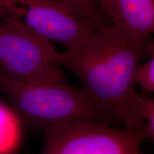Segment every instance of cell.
<instances>
[{"instance_id": "6da1fadb", "label": "cell", "mask_w": 154, "mask_h": 154, "mask_svg": "<svg viewBox=\"0 0 154 154\" xmlns=\"http://www.w3.org/2000/svg\"><path fill=\"white\" fill-rule=\"evenodd\" d=\"M151 37L136 41L109 24L96 29L72 51H57L54 63L79 77L91 95L130 131L144 126L134 71L146 58L153 59ZM143 135V134H142Z\"/></svg>"}, {"instance_id": "7a4b0ae2", "label": "cell", "mask_w": 154, "mask_h": 154, "mask_svg": "<svg viewBox=\"0 0 154 154\" xmlns=\"http://www.w3.org/2000/svg\"><path fill=\"white\" fill-rule=\"evenodd\" d=\"M0 91L9 100L19 116L43 130L76 120L109 126L119 122L86 88H76L68 82H26L0 70Z\"/></svg>"}, {"instance_id": "3957f363", "label": "cell", "mask_w": 154, "mask_h": 154, "mask_svg": "<svg viewBox=\"0 0 154 154\" xmlns=\"http://www.w3.org/2000/svg\"><path fill=\"white\" fill-rule=\"evenodd\" d=\"M0 20L61 44L72 51L96 29L54 0H0Z\"/></svg>"}, {"instance_id": "277c9868", "label": "cell", "mask_w": 154, "mask_h": 154, "mask_svg": "<svg viewBox=\"0 0 154 154\" xmlns=\"http://www.w3.org/2000/svg\"><path fill=\"white\" fill-rule=\"evenodd\" d=\"M57 51L47 38L0 20V70L6 74L30 82H66L54 61Z\"/></svg>"}, {"instance_id": "5b68a950", "label": "cell", "mask_w": 154, "mask_h": 154, "mask_svg": "<svg viewBox=\"0 0 154 154\" xmlns=\"http://www.w3.org/2000/svg\"><path fill=\"white\" fill-rule=\"evenodd\" d=\"M43 131L39 154H136L144 140L140 132L86 120L67 121Z\"/></svg>"}, {"instance_id": "8992f818", "label": "cell", "mask_w": 154, "mask_h": 154, "mask_svg": "<svg viewBox=\"0 0 154 154\" xmlns=\"http://www.w3.org/2000/svg\"><path fill=\"white\" fill-rule=\"evenodd\" d=\"M99 13L108 24L136 41L154 32V0H96Z\"/></svg>"}, {"instance_id": "52a82bcc", "label": "cell", "mask_w": 154, "mask_h": 154, "mask_svg": "<svg viewBox=\"0 0 154 154\" xmlns=\"http://www.w3.org/2000/svg\"><path fill=\"white\" fill-rule=\"evenodd\" d=\"M19 116L0 103V154H14L22 143Z\"/></svg>"}, {"instance_id": "ba28073f", "label": "cell", "mask_w": 154, "mask_h": 154, "mask_svg": "<svg viewBox=\"0 0 154 154\" xmlns=\"http://www.w3.org/2000/svg\"><path fill=\"white\" fill-rule=\"evenodd\" d=\"M54 1L72 9L84 21L91 25L94 28L97 29L102 25L108 24L99 13L96 0H54Z\"/></svg>"}, {"instance_id": "9c48e42d", "label": "cell", "mask_w": 154, "mask_h": 154, "mask_svg": "<svg viewBox=\"0 0 154 154\" xmlns=\"http://www.w3.org/2000/svg\"><path fill=\"white\" fill-rule=\"evenodd\" d=\"M133 83L138 84L144 91L151 93L154 91V59H150L140 63L134 71Z\"/></svg>"}, {"instance_id": "30bf717a", "label": "cell", "mask_w": 154, "mask_h": 154, "mask_svg": "<svg viewBox=\"0 0 154 154\" xmlns=\"http://www.w3.org/2000/svg\"><path fill=\"white\" fill-rule=\"evenodd\" d=\"M138 105L144 126L142 134L144 139H154V100L151 98L139 95Z\"/></svg>"}, {"instance_id": "8fae6325", "label": "cell", "mask_w": 154, "mask_h": 154, "mask_svg": "<svg viewBox=\"0 0 154 154\" xmlns=\"http://www.w3.org/2000/svg\"><path fill=\"white\" fill-rule=\"evenodd\" d=\"M136 154H145L144 153H143V152H142L141 151H140V149L139 150V151H138V152H137V153Z\"/></svg>"}]
</instances>
